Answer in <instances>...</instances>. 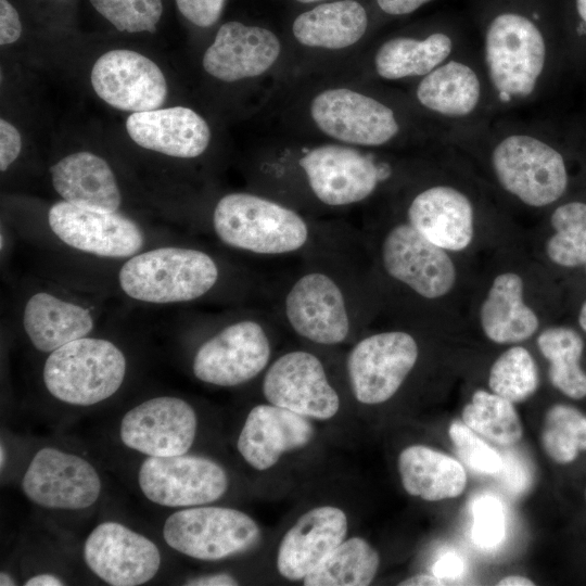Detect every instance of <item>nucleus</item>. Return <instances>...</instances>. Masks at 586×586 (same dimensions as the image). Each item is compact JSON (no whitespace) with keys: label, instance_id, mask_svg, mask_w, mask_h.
I'll return each instance as SVG.
<instances>
[{"label":"nucleus","instance_id":"4c0bfd02","mask_svg":"<svg viewBox=\"0 0 586 586\" xmlns=\"http://www.w3.org/2000/svg\"><path fill=\"white\" fill-rule=\"evenodd\" d=\"M117 30L154 33L163 13L162 0H90Z\"/></svg>","mask_w":586,"mask_h":586},{"label":"nucleus","instance_id":"a878e982","mask_svg":"<svg viewBox=\"0 0 586 586\" xmlns=\"http://www.w3.org/2000/svg\"><path fill=\"white\" fill-rule=\"evenodd\" d=\"M23 326L33 345L49 353L88 335L93 329V319L85 307L38 292L25 305Z\"/></svg>","mask_w":586,"mask_h":586},{"label":"nucleus","instance_id":"8fccbe9b","mask_svg":"<svg viewBox=\"0 0 586 586\" xmlns=\"http://www.w3.org/2000/svg\"><path fill=\"white\" fill-rule=\"evenodd\" d=\"M25 586H61L63 582L52 574H39L30 577L25 584Z\"/></svg>","mask_w":586,"mask_h":586},{"label":"nucleus","instance_id":"e433bc0d","mask_svg":"<svg viewBox=\"0 0 586 586\" xmlns=\"http://www.w3.org/2000/svg\"><path fill=\"white\" fill-rule=\"evenodd\" d=\"M539 384L538 369L530 352L513 346L492 365L488 377L491 391L512 403L528 399Z\"/></svg>","mask_w":586,"mask_h":586},{"label":"nucleus","instance_id":"473e14b6","mask_svg":"<svg viewBox=\"0 0 586 586\" xmlns=\"http://www.w3.org/2000/svg\"><path fill=\"white\" fill-rule=\"evenodd\" d=\"M537 346L550 364L551 384L570 398L586 397V372L579 366L584 351L581 335L566 327L548 328L538 335Z\"/></svg>","mask_w":586,"mask_h":586},{"label":"nucleus","instance_id":"7ed1b4c3","mask_svg":"<svg viewBox=\"0 0 586 586\" xmlns=\"http://www.w3.org/2000/svg\"><path fill=\"white\" fill-rule=\"evenodd\" d=\"M126 374V358L112 342L80 337L48 356L43 382L56 399L90 406L115 394Z\"/></svg>","mask_w":586,"mask_h":586},{"label":"nucleus","instance_id":"a211bd4d","mask_svg":"<svg viewBox=\"0 0 586 586\" xmlns=\"http://www.w3.org/2000/svg\"><path fill=\"white\" fill-rule=\"evenodd\" d=\"M298 164L315 196L328 206L364 201L381 179V170L371 157L347 145L316 146Z\"/></svg>","mask_w":586,"mask_h":586},{"label":"nucleus","instance_id":"20e7f679","mask_svg":"<svg viewBox=\"0 0 586 586\" xmlns=\"http://www.w3.org/2000/svg\"><path fill=\"white\" fill-rule=\"evenodd\" d=\"M489 80L504 101L521 100L536 89L546 64V42L538 26L513 12L495 16L484 40Z\"/></svg>","mask_w":586,"mask_h":586},{"label":"nucleus","instance_id":"b1692460","mask_svg":"<svg viewBox=\"0 0 586 586\" xmlns=\"http://www.w3.org/2000/svg\"><path fill=\"white\" fill-rule=\"evenodd\" d=\"M408 222L444 250L462 251L474 234L470 199L450 186H434L418 193L408 211Z\"/></svg>","mask_w":586,"mask_h":586},{"label":"nucleus","instance_id":"c9c22d12","mask_svg":"<svg viewBox=\"0 0 586 586\" xmlns=\"http://www.w3.org/2000/svg\"><path fill=\"white\" fill-rule=\"evenodd\" d=\"M550 222L556 232L546 243L549 259L562 267L586 265V203L560 205Z\"/></svg>","mask_w":586,"mask_h":586},{"label":"nucleus","instance_id":"9d476101","mask_svg":"<svg viewBox=\"0 0 586 586\" xmlns=\"http://www.w3.org/2000/svg\"><path fill=\"white\" fill-rule=\"evenodd\" d=\"M90 81L106 104L132 113L161 107L168 93L158 65L129 49H113L100 55L91 68Z\"/></svg>","mask_w":586,"mask_h":586},{"label":"nucleus","instance_id":"39448f33","mask_svg":"<svg viewBox=\"0 0 586 586\" xmlns=\"http://www.w3.org/2000/svg\"><path fill=\"white\" fill-rule=\"evenodd\" d=\"M492 166L500 186L530 206L556 202L568 186L562 155L531 135L512 133L500 140L492 152Z\"/></svg>","mask_w":586,"mask_h":586},{"label":"nucleus","instance_id":"864d4df0","mask_svg":"<svg viewBox=\"0 0 586 586\" xmlns=\"http://www.w3.org/2000/svg\"><path fill=\"white\" fill-rule=\"evenodd\" d=\"M0 585L1 586H12V585H15V582L8 573L1 572V574H0Z\"/></svg>","mask_w":586,"mask_h":586},{"label":"nucleus","instance_id":"f257e3e1","mask_svg":"<svg viewBox=\"0 0 586 586\" xmlns=\"http://www.w3.org/2000/svg\"><path fill=\"white\" fill-rule=\"evenodd\" d=\"M215 233L225 244L259 255L303 249L310 235L305 219L272 200L246 192L228 193L213 212Z\"/></svg>","mask_w":586,"mask_h":586},{"label":"nucleus","instance_id":"c756f323","mask_svg":"<svg viewBox=\"0 0 586 586\" xmlns=\"http://www.w3.org/2000/svg\"><path fill=\"white\" fill-rule=\"evenodd\" d=\"M481 81L468 64L450 60L423 76L416 95L425 109L447 117L472 114L481 100Z\"/></svg>","mask_w":586,"mask_h":586},{"label":"nucleus","instance_id":"6ab92c4d","mask_svg":"<svg viewBox=\"0 0 586 586\" xmlns=\"http://www.w3.org/2000/svg\"><path fill=\"white\" fill-rule=\"evenodd\" d=\"M84 559L98 577L113 586L144 584L161 565L156 545L117 522H103L89 534Z\"/></svg>","mask_w":586,"mask_h":586},{"label":"nucleus","instance_id":"6e6552de","mask_svg":"<svg viewBox=\"0 0 586 586\" xmlns=\"http://www.w3.org/2000/svg\"><path fill=\"white\" fill-rule=\"evenodd\" d=\"M138 482L150 501L166 507L209 504L228 488V476L221 466L186 454L146 458L140 467Z\"/></svg>","mask_w":586,"mask_h":586},{"label":"nucleus","instance_id":"c03bdc74","mask_svg":"<svg viewBox=\"0 0 586 586\" xmlns=\"http://www.w3.org/2000/svg\"><path fill=\"white\" fill-rule=\"evenodd\" d=\"M504 466L498 474L502 475L505 484L514 492L527 487L528 477L524 466L512 455L502 457Z\"/></svg>","mask_w":586,"mask_h":586},{"label":"nucleus","instance_id":"09e8293b","mask_svg":"<svg viewBox=\"0 0 586 586\" xmlns=\"http://www.w3.org/2000/svg\"><path fill=\"white\" fill-rule=\"evenodd\" d=\"M446 583L434 574H417L399 583L400 586H437Z\"/></svg>","mask_w":586,"mask_h":586},{"label":"nucleus","instance_id":"ddd939ff","mask_svg":"<svg viewBox=\"0 0 586 586\" xmlns=\"http://www.w3.org/2000/svg\"><path fill=\"white\" fill-rule=\"evenodd\" d=\"M263 393L270 404L306 418L327 420L340 408V397L321 360L306 351L278 357L265 373Z\"/></svg>","mask_w":586,"mask_h":586},{"label":"nucleus","instance_id":"7c9ffc66","mask_svg":"<svg viewBox=\"0 0 586 586\" xmlns=\"http://www.w3.org/2000/svg\"><path fill=\"white\" fill-rule=\"evenodd\" d=\"M451 51L453 40L444 33L423 39L397 37L378 49L374 67L380 77L388 80L425 76L443 64Z\"/></svg>","mask_w":586,"mask_h":586},{"label":"nucleus","instance_id":"a19ab883","mask_svg":"<svg viewBox=\"0 0 586 586\" xmlns=\"http://www.w3.org/2000/svg\"><path fill=\"white\" fill-rule=\"evenodd\" d=\"M181 14L199 27H209L221 15L225 0H176Z\"/></svg>","mask_w":586,"mask_h":586},{"label":"nucleus","instance_id":"49530a36","mask_svg":"<svg viewBox=\"0 0 586 586\" xmlns=\"http://www.w3.org/2000/svg\"><path fill=\"white\" fill-rule=\"evenodd\" d=\"M431 0H377L379 8L391 15L409 14Z\"/></svg>","mask_w":586,"mask_h":586},{"label":"nucleus","instance_id":"bb28decb","mask_svg":"<svg viewBox=\"0 0 586 586\" xmlns=\"http://www.w3.org/2000/svg\"><path fill=\"white\" fill-rule=\"evenodd\" d=\"M397 464L405 491L426 501L458 497L467 485L466 470L458 460L424 445L403 449Z\"/></svg>","mask_w":586,"mask_h":586},{"label":"nucleus","instance_id":"aec40b11","mask_svg":"<svg viewBox=\"0 0 586 586\" xmlns=\"http://www.w3.org/2000/svg\"><path fill=\"white\" fill-rule=\"evenodd\" d=\"M281 43L269 29L231 21L222 24L206 49L202 65L226 82L257 77L278 60Z\"/></svg>","mask_w":586,"mask_h":586},{"label":"nucleus","instance_id":"79ce46f5","mask_svg":"<svg viewBox=\"0 0 586 586\" xmlns=\"http://www.w3.org/2000/svg\"><path fill=\"white\" fill-rule=\"evenodd\" d=\"M22 137L18 129L4 118L0 119V169L5 171L18 157Z\"/></svg>","mask_w":586,"mask_h":586},{"label":"nucleus","instance_id":"3c124183","mask_svg":"<svg viewBox=\"0 0 586 586\" xmlns=\"http://www.w3.org/2000/svg\"><path fill=\"white\" fill-rule=\"evenodd\" d=\"M497 585L499 586H533L535 583L522 575H509L501 578Z\"/></svg>","mask_w":586,"mask_h":586},{"label":"nucleus","instance_id":"4d7b16f0","mask_svg":"<svg viewBox=\"0 0 586 586\" xmlns=\"http://www.w3.org/2000/svg\"><path fill=\"white\" fill-rule=\"evenodd\" d=\"M296 1L302 2V3H311V2L322 1V0H296Z\"/></svg>","mask_w":586,"mask_h":586},{"label":"nucleus","instance_id":"4468645a","mask_svg":"<svg viewBox=\"0 0 586 586\" xmlns=\"http://www.w3.org/2000/svg\"><path fill=\"white\" fill-rule=\"evenodd\" d=\"M22 488L33 502L41 507L80 510L98 500L101 480L93 466L84 458L44 447L31 459Z\"/></svg>","mask_w":586,"mask_h":586},{"label":"nucleus","instance_id":"423d86ee","mask_svg":"<svg viewBox=\"0 0 586 586\" xmlns=\"http://www.w3.org/2000/svg\"><path fill=\"white\" fill-rule=\"evenodd\" d=\"M166 544L194 559L214 561L247 551L260 538L257 523L246 513L225 507H194L165 521Z\"/></svg>","mask_w":586,"mask_h":586},{"label":"nucleus","instance_id":"72a5a7b5","mask_svg":"<svg viewBox=\"0 0 586 586\" xmlns=\"http://www.w3.org/2000/svg\"><path fill=\"white\" fill-rule=\"evenodd\" d=\"M462 422L491 443L508 447L522 438L523 429L513 403L476 390L461 413Z\"/></svg>","mask_w":586,"mask_h":586},{"label":"nucleus","instance_id":"2f4dec72","mask_svg":"<svg viewBox=\"0 0 586 586\" xmlns=\"http://www.w3.org/2000/svg\"><path fill=\"white\" fill-rule=\"evenodd\" d=\"M378 551L364 538L343 540L304 577L306 586H367L379 569Z\"/></svg>","mask_w":586,"mask_h":586},{"label":"nucleus","instance_id":"393cba45","mask_svg":"<svg viewBox=\"0 0 586 586\" xmlns=\"http://www.w3.org/2000/svg\"><path fill=\"white\" fill-rule=\"evenodd\" d=\"M54 190L63 201L81 207L117 212L122 193L109 163L101 156L79 151L50 167Z\"/></svg>","mask_w":586,"mask_h":586},{"label":"nucleus","instance_id":"2eb2a0df","mask_svg":"<svg viewBox=\"0 0 586 586\" xmlns=\"http://www.w3.org/2000/svg\"><path fill=\"white\" fill-rule=\"evenodd\" d=\"M381 259L391 278L425 298L444 296L456 282V268L446 251L409 222L388 230L382 242Z\"/></svg>","mask_w":586,"mask_h":586},{"label":"nucleus","instance_id":"0eeeda50","mask_svg":"<svg viewBox=\"0 0 586 586\" xmlns=\"http://www.w3.org/2000/svg\"><path fill=\"white\" fill-rule=\"evenodd\" d=\"M418 355L415 337L404 331L379 332L360 340L346 361L355 398L366 405L388 400L415 367Z\"/></svg>","mask_w":586,"mask_h":586},{"label":"nucleus","instance_id":"5701e85b","mask_svg":"<svg viewBox=\"0 0 586 586\" xmlns=\"http://www.w3.org/2000/svg\"><path fill=\"white\" fill-rule=\"evenodd\" d=\"M126 130L139 146L179 158L200 156L211 141L206 120L187 106L131 113Z\"/></svg>","mask_w":586,"mask_h":586},{"label":"nucleus","instance_id":"de8ad7c7","mask_svg":"<svg viewBox=\"0 0 586 586\" xmlns=\"http://www.w3.org/2000/svg\"><path fill=\"white\" fill-rule=\"evenodd\" d=\"M188 586H235L238 581L227 573L199 576L186 582Z\"/></svg>","mask_w":586,"mask_h":586},{"label":"nucleus","instance_id":"cd10ccee","mask_svg":"<svg viewBox=\"0 0 586 586\" xmlns=\"http://www.w3.org/2000/svg\"><path fill=\"white\" fill-rule=\"evenodd\" d=\"M480 320L485 335L498 344L519 343L531 337L539 322L523 301V281L514 272L498 275L484 300Z\"/></svg>","mask_w":586,"mask_h":586},{"label":"nucleus","instance_id":"412c9836","mask_svg":"<svg viewBox=\"0 0 586 586\" xmlns=\"http://www.w3.org/2000/svg\"><path fill=\"white\" fill-rule=\"evenodd\" d=\"M347 526L340 508L320 506L305 512L280 543L279 573L289 581L304 579L344 540Z\"/></svg>","mask_w":586,"mask_h":586},{"label":"nucleus","instance_id":"f3484780","mask_svg":"<svg viewBox=\"0 0 586 586\" xmlns=\"http://www.w3.org/2000/svg\"><path fill=\"white\" fill-rule=\"evenodd\" d=\"M198 428L194 409L186 400L160 396L131 408L119 428L122 442L149 457L186 454Z\"/></svg>","mask_w":586,"mask_h":586},{"label":"nucleus","instance_id":"dca6fc26","mask_svg":"<svg viewBox=\"0 0 586 586\" xmlns=\"http://www.w3.org/2000/svg\"><path fill=\"white\" fill-rule=\"evenodd\" d=\"M48 222L68 246L102 257H131L144 244L138 224L117 212L94 211L60 201L50 207Z\"/></svg>","mask_w":586,"mask_h":586},{"label":"nucleus","instance_id":"6e6d98bb","mask_svg":"<svg viewBox=\"0 0 586 586\" xmlns=\"http://www.w3.org/2000/svg\"><path fill=\"white\" fill-rule=\"evenodd\" d=\"M0 455H1V458H0L1 469H3L4 462H5V449L2 444L0 447Z\"/></svg>","mask_w":586,"mask_h":586},{"label":"nucleus","instance_id":"f704fd0d","mask_svg":"<svg viewBox=\"0 0 586 586\" xmlns=\"http://www.w3.org/2000/svg\"><path fill=\"white\" fill-rule=\"evenodd\" d=\"M540 440L551 460L560 464L573 462L579 451L586 450V415L570 405L551 406L544 418Z\"/></svg>","mask_w":586,"mask_h":586},{"label":"nucleus","instance_id":"37998d69","mask_svg":"<svg viewBox=\"0 0 586 586\" xmlns=\"http://www.w3.org/2000/svg\"><path fill=\"white\" fill-rule=\"evenodd\" d=\"M21 35L22 24L16 9L8 0H0V44L14 43Z\"/></svg>","mask_w":586,"mask_h":586},{"label":"nucleus","instance_id":"a18cd8bd","mask_svg":"<svg viewBox=\"0 0 586 586\" xmlns=\"http://www.w3.org/2000/svg\"><path fill=\"white\" fill-rule=\"evenodd\" d=\"M463 564L461 559L455 553H446L441 557L433 566V574L444 582L456 578L461 574Z\"/></svg>","mask_w":586,"mask_h":586},{"label":"nucleus","instance_id":"58836bf2","mask_svg":"<svg viewBox=\"0 0 586 586\" xmlns=\"http://www.w3.org/2000/svg\"><path fill=\"white\" fill-rule=\"evenodd\" d=\"M448 435L458 456L471 470L481 474L494 475L502 469V456L463 422H451Z\"/></svg>","mask_w":586,"mask_h":586},{"label":"nucleus","instance_id":"5fc2aeb1","mask_svg":"<svg viewBox=\"0 0 586 586\" xmlns=\"http://www.w3.org/2000/svg\"><path fill=\"white\" fill-rule=\"evenodd\" d=\"M578 322L581 328L586 332V302L579 310Z\"/></svg>","mask_w":586,"mask_h":586},{"label":"nucleus","instance_id":"c85d7f7f","mask_svg":"<svg viewBox=\"0 0 586 586\" xmlns=\"http://www.w3.org/2000/svg\"><path fill=\"white\" fill-rule=\"evenodd\" d=\"M368 27L365 8L355 0L322 3L300 14L292 25L296 40L307 47L344 49L361 39Z\"/></svg>","mask_w":586,"mask_h":586},{"label":"nucleus","instance_id":"1a4fd4ad","mask_svg":"<svg viewBox=\"0 0 586 586\" xmlns=\"http://www.w3.org/2000/svg\"><path fill=\"white\" fill-rule=\"evenodd\" d=\"M271 346L256 320L233 322L205 341L193 359V373L202 382L235 386L254 379L268 365Z\"/></svg>","mask_w":586,"mask_h":586},{"label":"nucleus","instance_id":"ea45409f","mask_svg":"<svg viewBox=\"0 0 586 586\" xmlns=\"http://www.w3.org/2000/svg\"><path fill=\"white\" fill-rule=\"evenodd\" d=\"M472 538L482 548H494L505 536V513L500 501L489 495L473 505Z\"/></svg>","mask_w":586,"mask_h":586},{"label":"nucleus","instance_id":"9b49d317","mask_svg":"<svg viewBox=\"0 0 586 586\" xmlns=\"http://www.w3.org/2000/svg\"><path fill=\"white\" fill-rule=\"evenodd\" d=\"M310 115L323 133L348 144L382 145L399 131L391 107L347 88L317 94L310 104Z\"/></svg>","mask_w":586,"mask_h":586},{"label":"nucleus","instance_id":"603ef678","mask_svg":"<svg viewBox=\"0 0 586 586\" xmlns=\"http://www.w3.org/2000/svg\"><path fill=\"white\" fill-rule=\"evenodd\" d=\"M576 9L581 18L586 23V0H576Z\"/></svg>","mask_w":586,"mask_h":586},{"label":"nucleus","instance_id":"f03ea898","mask_svg":"<svg viewBox=\"0 0 586 586\" xmlns=\"http://www.w3.org/2000/svg\"><path fill=\"white\" fill-rule=\"evenodd\" d=\"M219 277L207 253L186 247H158L131 256L118 281L131 298L154 304L180 303L205 295Z\"/></svg>","mask_w":586,"mask_h":586},{"label":"nucleus","instance_id":"4be33fe9","mask_svg":"<svg viewBox=\"0 0 586 586\" xmlns=\"http://www.w3.org/2000/svg\"><path fill=\"white\" fill-rule=\"evenodd\" d=\"M313 437L314 428L306 417L269 403L251 409L237 447L251 467L267 470L284 453L303 448Z\"/></svg>","mask_w":586,"mask_h":586},{"label":"nucleus","instance_id":"f8f14e48","mask_svg":"<svg viewBox=\"0 0 586 586\" xmlns=\"http://www.w3.org/2000/svg\"><path fill=\"white\" fill-rule=\"evenodd\" d=\"M284 316L300 336L320 345H336L351 332L345 294L334 278L322 271L298 277L285 294Z\"/></svg>","mask_w":586,"mask_h":586}]
</instances>
